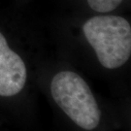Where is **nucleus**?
<instances>
[{
	"instance_id": "nucleus-1",
	"label": "nucleus",
	"mask_w": 131,
	"mask_h": 131,
	"mask_svg": "<svg viewBox=\"0 0 131 131\" xmlns=\"http://www.w3.org/2000/svg\"><path fill=\"white\" fill-rule=\"evenodd\" d=\"M83 31L103 67L116 69L129 59L131 27L124 18L96 16L84 24Z\"/></svg>"
},
{
	"instance_id": "nucleus-2",
	"label": "nucleus",
	"mask_w": 131,
	"mask_h": 131,
	"mask_svg": "<svg viewBox=\"0 0 131 131\" xmlns=\"http://www.w3.org/2000/svg\"><path fill=\"white\" fill-rule=\"evenodd\" d=\"M51 93L58 107L78 126L85 130L98 126L101 112L97 102L89 84L77 73H57L51 83Z\"/></svg>"
},
{
	"instance_id": "nucleus-3",
	"label": "nucleus",
	"mask_w": 131,
	"mask_h": 131,
	"mask_svg": "<svg viewBox=\"0 0 131 131\" xmlns=\"http://www.w3.org/2000/svg\"><path fill=\"white\" fill-rule=\"evenodd\" d=\"M26 67L21 57L8 46L0 32V96L19 93L26 83Z\"/></svg>"
},
{
	"instance_id": "nucleus-4",
	"label": "nucleus",
	"mask_w": 131,
	"mask_h": 131,
	"mask_svg": "<svg viewBox=\"0 0 131 131\" xmlns=\"http://www.w3.org/2000/svg\"><path fill=\"white\" fill-rule=\"evenodd\" d=\"M122 0H88L89 7L98 13H108L115 10Z\"/></svg>"
}]
</instances>
